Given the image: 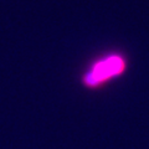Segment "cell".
I'll list each match as a JSON object with an SVG mask.
<instances>
[{
  "label": "cell",
  "instance_id": "cell-1",
  "mask_svg": "<svg viewBox=\"0 0 149 149\" xmlns=\"http://www.w3.org/2000/svg\"><path fill=\"white\" fill-rule=\"evenodd\" d=\"M129 61L122 51H111L98 56L82 72L81 85L90 91L104 88L112 81L122 77L128 71Z\"/></svg>",
  "mask_w": 149,
  "mask_h": 149
}]
</instances>
